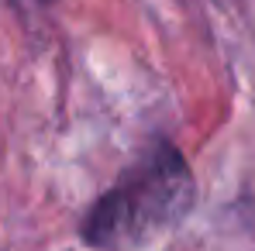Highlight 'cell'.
<instances>
[{"label":"cell","instance_id":"cell-2","mask_svg":"<svg viewBox=\"0 0 255 251\" xmlns=\"http://www.w3.org/2000/svg\"><path fill=\"white\" fill-rule=\"evenodd\" d=\"M31 3H42V7H48V3H55V0H31Z\"/></svg>","mask_w":255,"mask_h":251},{"label":"cell","instance_id":"cell-1","mask_svg":"<svg viewBox=\"0 0 255 251\" xmlns=\"http://www.w3.org/2000/svg\"><path fill=\"white\" fill-rule=\"evenodd\" d=\"M197 203V179L172 145H155L90 207L83 241L97 251H131L152 245Z\"/></svg>","mask_w":255,"mask_h":251}]
</instances>
